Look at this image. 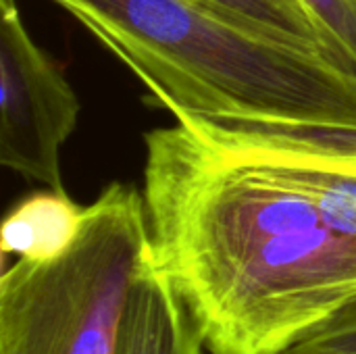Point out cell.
Returning a JSON list of instances; mask_svg holds the SVG:
<instances>
[{"label": "cell", "instance_id": "cell-1", "mask_svg": "<svg viewBox=\"0 0 356 354\" xmlns=\"http://www.w3.org/2000/svg\"><path fill=\"white\" fill-rule=\"evenodd\" d=\"M154 259L207 354H286L356 309V238L336 230L280 136L196 123L144 136Z\"/></svg>", "mask_w": 356, "mask_h": 354}, {"label": "cell", "instance_id": "cell-2", "mask_svg": "<svg viewBox=\"0 0 356 354\" xmlns=\"http://www.w3.org/2000/svg\"><path fill=\"white\" fill-rule=\"evenodd\" d=\"M125 63L175 121L356 144V73L207 0H50Z\"/></svg>", "mask_w": 356, "mask_h": 354}, {"label": "cell", "instance_id": "cell-3", "mask_svg": "<svg viewBox=\"0 0 356 354\" xmlns=\"http://www.w3.org/2000/svg\"><path fill=\"white\" fill-rule=\"evenodd\" d=\"M154 261L144 194L113 182L71 244L0 277V354H115L125 305Z\"/></svg>", "mask_w": 356, "mask_h": 354}, {"label": "cell", "instance_id": "cell-4", "mask_svg": "<svg viewBox=\"0 0 356 354\" xmlns=\"http://www.w3.org/2000/svg\"><path fill=\"white\" fill-rule=\"evenodd\" d=\"M81 102L63 67L29 35L17 0H0V163L29 182L67 192L60 150Z\"/></svg>", "mask_w": 356, "mask_h": 354}, {"label": "cell", "instance_id": "cell-5", "mask_svg": "<svg viewBox=\"0 0 356 354\" xmlns=\"http://www.w3.org/2000/svg\"><path fill=\"white\" fill-rule=\"evenodd\" d=\"M196 325L156 259L131 288L115 354H202Z\"/></svg>", "mask_w": 356, "mask_h": 354}, {"label": "cell", "instance_id": "cell-6", "mask_svg": "<svg viewBox=\"0 0 356 354\" xmlns=\"http://www.w3.org/2000/svg\"><path fill=\"white\" fill-rule=\"evenodd\" d=\"M282 150L313 192L325 219L356 238V144H327L280 136Z\"/></svg>", "mask_w": 356, "mask_h": 354}, {"label": "cell", "instance_id": "cell-7", "mask_svg": "<svg viewBox=\"0 0 356 354\" xmlns=\"http://www.w3.org/2000/svg\"><path fill=\"white\" fill-rule=\"evenodd\" d=\"M86 207L67 192H33L19 200L4 217L0 248L2 257L46 261L60 255L75 238Z\"/></svg>", "mask_w": 356, "mask_h": 354}, {"label": "cell", "instance_id": "cell-8", "mask_svg": "<svg viewBox=\"0 0 356 354\" xmlns=\"http://www.w3.org/2000/svg\"><path fill=\"white\" fill-rule=\"evenodd\" d=\"M232 17L305 50L319 52L340 67L353 71L332 46L327 33L317 23L302 0H207ZM355 73V71H353Z\"/></svg>", "mask_w": 356, "mask_h": 354}, {"label": "cell", "instance_id": "cell-9", "mask_svg": "<svg viewBox=\"0 0 356 354\" xmlns=\"http://www.w3.org/2000/svg\"><path fill=\"white\" fill-rule=\"evenodd\" d=\"M340 58L356 73V0H302Z\"/></svg>", "mask_w": 356, "mask_h": 354}, {"label": "cell", "instance_id": "cell-10", "mask_svg": "<svg viewBox=\"0 0 356 354\" xmlns=\"http://www.w3.org/2000/svg\"><path fill=\"white\" fill-rule=\"evenodd\" d=\"M286 354H356V309L315 332Z\"/></svg>", "mask_w": 356, "mask_h": 354}, {"label": "cell", "instance_id": "cell-11", "mask_svg": "<svg viewBox=\"0 0 356 354\" xmlns=\"http://www.w3.org/2000/svg\"><path fill=\"white\" fill-rule=\"evenodd\" d=\"M202 354H207V353H204V351H202Z\"/></svg>", "mask_w": 356, "mask_h": 354}]
</instances>
